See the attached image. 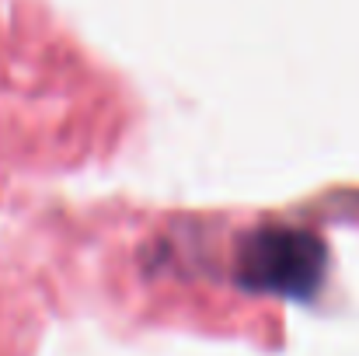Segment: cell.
Listing matches in <instances>:
<instances>
[{"label":"cell","instance_id":"1","mask_svg":"<svg viewBox=\"0 0 359 356\" xmlns=\"http://www.w3.org/2000/svg\"><path fill=\"white\" fill-rule=\"evenodd\" d=\"M241 276L258 290L307 294L321 276V248L297 231H265L244 248Z\"/></svg>","mask_w":359,"mask_h":356}]
</instances>
